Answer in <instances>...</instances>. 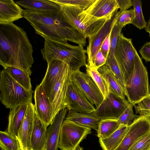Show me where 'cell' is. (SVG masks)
Returning <instances> with one entry per match:
<instances>
[{
	"label": "cell",
	"instance_id": "8fae6325",
	"mask_svg": "<svg viewBox=\"0 0 150 150\" xmlns=\"http://www.w3.org/2000/svg\"><path fill=\"white\" fill-rule=\"evenodd\" d=\"M71 70L66 64L51 91L49 99L52 110V118L61 110L66 108L65 99L68 87L70 83Z\"/></svg>",
	"mask_w": 150,
	"mask_h": 150
},
{
	"label": "cell",
	"instance_id": "f546056e",
	"mask_svg": "<svg viewBox=\"0 0 150 150\" xmlns=\"http://www.w3.org/2000/svg\"><path fill=\"white\" fill-rule=\"evenodd\" d=\"M0 148L3 150H21L18 139L7 131L0 132Z\"/></svg>",
	"mask_w": 150,
	"mask_h": 150
},
{
	"label": "cell",
	"instance_id": "d6a6232c",
	"mask_svg": "<svg viewBox=\"0 0 150 150\" xmlns=\"http://www.w3.org/2000/svg\"><path fill=\"white\" fill-rule=\"evenodd\" d=\"M133 106L132 104L129 103L128 107L119 117L118 120L120 125L129 126L141 117L134 114Z\"/></svg>",
	"mask_w": 150,
	"mask_h": 150
},
{
	"label": "cell",
	"instance_id": "484cf974",
	"mask_svg": "<svg viewBox=\"0 0 150 150\" xmlns=\"http://www.w3.org/2000/svg\"><path fill=\"white\" fill-rule=\"evenodd\" d=\"M108 84L109 92L125 98L123 90L114 74L105 64L97 69Z\"/></svg>",
	"mask_w": 150,
	"mask_h": 150
},
{
	"label": "cell",
	"instance_id": "74e56055",
	"mask_svg": "<svg viewBox=\"0 0 150 150\" xmlns=\"http://www.w3.org/2000/svg\"><path fill=\"white\" fill-rule=\"evenodd\" d=\"M134 17L133 9L123 11H120L116 22L121 26L123 27L127 24H131Z\"/></svg>",
	"mask_w": 150,
	"mask_h": 150
},
{
	"label": "cell",
	"instance_id": "4fadbf2b",
	"mask_svg": "<svg viewBox=\"0 0 150 150\" xmlns=\"http://www.w3.org/2000/svg\"><path fill=\"white\" fill-rule=\"evenodd\" d=\"M59 6V13L63 19L82 33L86 38H91L100 29L88 27L81 22L79 14L84 10L80 7L69 5Z\"/></svg>",
	"mask_w": 150,
	"mask_h": 150
},
{
	"label": "cell",
	"instance_id": "1f68e13d",
	"mask_svg": "<svg viewBox=\"0 0 150 150\" xmlns=\"http://www.w3.org/2000/svg\"><path fill=\"white\" fill-rule=\"evenodd\" d=\"M133 9L134 11V18L131 24L140 30L146 28L147 23L145 21L142 10V3L140 0H132Z\"/></svg>",
	"mask_w": 150,
	"mask_h": 150
},
{
	"label": "cell",
	"instance_id": "7a4b0ae2",
	"mask_svg": "<svg viewBox=\"0 0 150 150\" xmlns=\"http://www.w3.org/2000/svg\"><path fill=\"white\" fill-rule=\"evenodd\" d=\"M59 11L49 13L25 9L23 15L33 27L36 33L44 38L64 40L83 47L86 46V38L63 19Z\"/></svg>",
	"mask_w": 150,
	"mask_h": 150
},
{
	"label": "cell",
	"instance_id": "d590c367",
	"mask_svg": "<svg viewBox=\"0 0 150 150\" xmlns=\"http://www.w3.org/2000/svg\"><path fill=\"white\" fill-rule=\"evenodd\" d=\"M123 27L116 22L114 25L110 33V49L109 55H115V49L118 37Z\"/></svg>",
	"mask_w": 150,
	"mask_h": 150
},
{
	"label": "cell",
	"instance_id": "b9f144b4",
	"mask_svg": "<svg viewBox=\"0 0 150 150\" xmlns=\"http://www.w3.org/2000/svg\"><path fill=\"white\" fill-rule=\"evenodd\" d=\"M121 12L127 10L133 6L132 0H115Z\"/></svg>",
	"mask_w": 150,
	"mask_h": 150
},
{
	"label": "cell",
	"instance_id": "9c48e42d",
	"mask_svg": "<svg viewBox=\"0 0 150 150\" xmlns=\"http://www.w3.org/2000/svg\"><path fill=\"white\" fill-rule=\"evenodd\" d=\"M136 51L132 39L126 38L121 33L118 38L115 57L122 71L125 83L134 68Z\"/></svg>",
	"mask_w": 150,
	"mask_h": 150
},
{
	"label": "cell",
	"instance_id": "9a60e30c",
	"mask_svg": "<svg viewBox=\"0 0 150 150\" xmlns=\"http://www.w3.org/2000/svg\"><path fill=\"white\" fill-rule=\"evenodd\" d=\"M34 108L41 120L47 127L52 122V108L49 98L40 84L36 87L34 92Z\"/></svg>",
	"mask_w": 150,
	"mask_h": 150
},
{
	"label": "cell",
	"instance_id": "ab89813d",
	"mask_svg": "<svg viewBox=\"0 0 150 150\" xmlns=\"http://www.w3.org/2000/svg\"><path fill=\"white\" fill-rule=\"evenodd\" d=\"M110 33L105 39L100 48L103 55L106 59L109 55L110 49Z\"/></svg>",
	"mask_w": 150,
	"mask_h": 150
},
{
	"label": "cell",
	"instance_id": "3957f363",
	"mask_svg": "<svg viewBox=\"0 0 150 150\" xmlns=\"http://www.w3.org/2000/svg\"><path fill=\"white\" fill-rule=\"evenodd\" d=\"M44 40L41 52L47 63L52 59L59 60L68 64L71 71L80 69L86 65V50L83 47L70 45L64 40Z\"/></svg>",
	"mask_w": 150,
	"mask_h": 150
},
{
	"label": "cell",
	"instance_id": "ba28073f",
	"mask_svg": "<svg viewBox=\"0 0 150 150\" xmlns=\"http://www.w3.org/2000/svg\"><path fill=\"white\" fill-rule=\"evenodd\" d=\"M129 103L125 98L109 92L108 96L91 114L100 120H118Z\"/></svg>",
	"mask_w": 150,
	"mask_h": 150
},
{
	"label": "cell",
	"instance_id": "836d02e7",
	"mask_svg": "<svg viewBox=\"0 0 150 150\" xmlns=\"http://www.w3.org/2000/svg\"><path fill=\"white\" fill-rule=\"evenodd\" d=\"M136 114L141 117H150V94L133 105Z\"/></svg>",
	"mask_w": 150,
	"mask_h": 150
},
{
	"label": "cell",
	"instance_id": "f1b7e54d",
	"mask_svg": "<svg viewBox=\"0 0 150 150\" xmlns=\"http://www.w3.org/2000/svg\"><path fill=\"white\" fill-rule=\"evenodd\" d=\"M86 73L92 79L102 93L104 99L109 92L107 83L97 69L90 67L87 64L86 66Z\"/></svg>",
	"mask_w": 150,
	"mask_h": 150
},
{
	"label": "cell",
	"instance_id": "f6af8a7d",
	"mask_svg": "<svg viewBox=\"0 0 150 150\" xmlns=\"http://www.w3.org/2000/svg\"><path fill=\"white\" fill-rule=\"evenodd\" d=\"M0 150H3V149H2L1 148H0Z\"/></svg>",
	"mask_w": 150,
	"mask_h": 150
},
{
	"label": "cell",
	"instance_id": "ee69618b",
	"mask_svg": "<svg viewBox=\"0 0 150 150\" xmlns=\"http://www.w3.org/2000/svg\"><path fill=\"white\" fill-rule=\"evenodd\" d=\"M74 150H83V149L79 145Z\"/></svg>",
	"mask_w": 150,
	"mask_h": 150
},
{
	"label": "cell",
	"instance_id": "7bdbcfd3",
	"mask_svg": "<svg viewBox=\"0 0 150 150\" xmlns=\"http://www.w3.org/2000/svg\"><path fill=\"white\" fill-rule=\"evenodd\" d=\"M145 30L146 32L149 33V36L150 37V18L148 21V24L145 28Z\"/></svg>",
	"mask_w": 150,
	"mask_h": 150
},
{
	"label": "cell",
	"instance_id": "44dd1931",
	"mask_svg": "<svg viewBox=\"0 0 150 150\" xmlns=\"http://www.w3.org/2000/svg\"><path fill=\"white\" fill-rule=\"evenodd\" d=\"M24 10L13 0H0V24L13 23L23 18Z\"/></svg>",
	"mask_w": 150,
	"mask_h": 150
},
{
	"label": "cell",
	"instance_id": "8992f818",
	"mask_svg": "<svg viewBox=\"0 0 150 150\" xmlns=\"http://www.w3.org/2000/svg\"><path fill=\"white\" fill-rule=\"evenodd\" d=\"M118 8L115 0H95L79 16L80 20L88 27L100 29Z\"/></svg>",
	"mask_w": 150,
	"mask_h": 150
},
{
	"label": "cell",
	"instance_id": "8d00e7d4",
	"mask_svg": "<svg viewBox=\"0 0 150 150\" xmlns=\"http://www.w3.org/2000/svg\"><path fill=\"white\" fill-rule=\"evenodd\" d=\"M59 5L79 7L84 10L89 7L95 0H52Z\"/></svg>",
	"mask_w": 150,
	"mask_h": 150
},
{
	"label": "cell",
	"instance_id": "7c38bea8",
	"mask_svg": "<svg viewBox=\"0 0 150 150\" xmlns=\"http://www.w3.org/2000/svg\"><path fill=\"white\" fill-rule=\"evenodd\" d=\"M117 10L112 18L107 20L96 34L88 38V45L87 46L86 53L87 55V64L90 67L94 68V62L96 54L100 49L102 45L107 36L110 33L116 22L120 11Z\"/></svg>",
	"mask_w": 150,
	"mask_h": 150
},
{
	"label": "cell",
	"instance_id": "4316f807",
	"mask_svg": "<svg viewBox=\"0 0 150 150\" xmlns=\"http://www.w3.org/2000/svg\"><path fill=\"white\" fill-rule=\"evenodd\" d=\"M120 125L118 120H100L97 131V136L99 139L107 137L116 131Z\"/></svg>",
	"mask_w": 150,
	"mask_h": 150
},
{
	"label": "cell",
	"instance_id": "e575fe53",
	"mask_svg": "<svg viewBox=\"0 0 150 150\" xmlns=\"http://www.w3.org/2000/svg\"><path fill=\"white\" fill-rule=\"evenodd\" d=\"M128 150H150V131L138 138Z\"/></svg>",
	"mask_w": 150,
	"mask_h": 150
},
{
	"label": "cell",
	"instance_id": "30bf717a",
	"mask_svg": "<svg viewBox=\"0 0 150 150\" xmlns=\"http://www.w3.org/2000/svg\"><path fill=\"white\" fill-rule=\"evenodd\" d=\"M70 83L78 89L96 108L101 103L104 97L92 79L80 69L71 71Z\"/></svg>",
	"mask_w": 150,
	"mask_h": 150
},
{
	"label": "cell",
	"instance_id": "7402d4cb",
	"mask_svg": "<svg viewBox=\"0 0 150 150\" xmlns=\"http://www.w3.org/2000/svg\"><path fill=\"white\" fill-rule=\"evenodd\" d=\"M15 2L25 9L39 13H52L60 9V6L52 0H23Z\"/></svg>",
	"mask_w": 150,
	"mask_h": 150
},
{
	"label": "cell",
	"instance_id": "ac0fdd59",
	"mask_svg": "<svg viewBox=\"0 0 150 150\" xmlns=\"http://www.w3.org/2000/svg\"><path fill=\"white\" fill-rule=\"evenodd\" d=\"M68 109L66 108L60 111L55 117L52 122L47 128V137L45 150H58L60 131Z\"/></svg>",
	"mask_w": 150,
	"mask_h": 150
},
{
	"label": "cell",
	"instance_id": "2e32d148",
	"mask_svg": "<svg viewBox=\"0 0 150 150\" xmlns=\"http://www.w3.org/2000/svg\"><path fill=\"white\" fill-rule=\"evenodd\" d=\"M150 131L149 117L141 116L129 126L123 140L114 150H128L135 141Z\"/></svg>",
	"mask_w": 150,
	"mask_h": 150
},
{
	"label": "cell",
	"instance_id": "603a6c76",
	"mask_svg": "<svg viewBox=\"0 0 150 150\" xmlns=\"http://www.w3.org/2000/svg\"><path fill=\"white\" fill-rule=\"evenodd\" d=\"M28 105L19 106L10 109L7 132L17 138L18 131L23 120Z\"/></svg>",
	"mask_w": 150,
	"mask_h": 150
},
{
	"label": "cell",
	"instance_id": "60d3db41",
	"mask_svg": "<svg viewBox=\"0 0 150 150\" xmlns=\"http://www.w3.org/2000/svg\"><path fill=\"white\" fill-rule=\"evenodd\" d=\"M106 60L107 59L103 55L100 49L96 56L94 68L98 69L103 66L105 64Z\"/></svg>",
	"mask_w": 150,
	"mask_h": 150
},
{
	"label": "cell",
	"instance_id": "83f0119b",
	"mask_svg": "<svg viewBox=\"0 0 150 150\" xmlns=\"http://www.w3.org/2000/svg\"><path fill=\"white\" fill-rule=\"evenodd\" d=\"M5 69L17 82L26 90H32L30 75L18 68L9 67Z\"/></svg>",
	"mask_w": 150,
	"mask_h": 150
},
{
	"label": "cell",
	"instance_id": "5b68a950",
	"mask_svg": "<svg viewBox=\"0 0 150 150\" xmlns=\"http://www.w3.org/2000/svg\"><path fill=\"white\" fill-rule=\"evenodd\" d=\"M125 84L126 97L133 105L150 94L148 72L137 51L134 68Z\"/></svg>",
	"mask_w": 150,
	"mask_h": 150
},
{
	"label": "cell",
	"instance_id": "e0dca14e",
	"mask_svg": "<svg viewBox=\"0 0 150 150\" xmlns=\"http://www.w3.org/2000/svg\"><path fill=\"white\" fill-rule=\"evenodd\" d=\"M34 105L28 104L22 123L18 131V139L21 150H32L31 139L33 128Z\"/></svg>",
	"mask_w": 150,
	"mask_h": 150
},
{
	"label": "cell",
	"instance_id": "f35d334b",
	"mask_svg": "<svg viewBox=\"0 0 150 150\" xmlns=\"http://www.w3.org/2000/svg\"><path fill=\"white\" fill-rule=\"evenodd\" d=\"M139 52L143 59L146 62H150V42L145 43Z\"/></svg>",
	"mask_w": 150,
	"mask_h": 150
},
{
	"label": "cell",
	"instance_id": "5bb4252c",
	"mask_svg": "<svg viewBox=\"0 0 150 150\" xmlns=\"http://www.w3.org/2000/svg\"><path fill=\"white\" fill-rule=\"evenodd\" d=\"M66 108L79 113H91L96 108L76 87L70 83L68 87L65 99Z\"/></svg>",
	"mask_w": 150,
	"mask_h": 150
},
{
	"label": "cell",
	"instance_id": "d6986e66",
	"mask_svg": "<svg viewBox=\"0 0 150 150\" xmlns=\"http://www.w3.org/2000/svg\"><path fill=\"white\" fill-rule=\"evenodd\" d=\"M47 63L46 72L40 84L49 98L54 85L67 64L57 59H52Z\"/></svg>",
	"mask_w": 150,
	"mask_h": 150
},
{
	"label": "cell",
	"instance_id": "277c9868",
	"mask_svg": "<svg viewBox=\"0 0 150 150\" xmlns=\"http://www.w3.org/2000/svg\"><path fill=\"white\" fill-rule=\"evenodd\" d=\"M0 100L6 108L32 103V90L25 89L4 69L0 72Z\"/></svg>",
	"mask_w": 150,
	"mask_h": 150
},
{
	"label": "cell",
	"instance_id": "52a82bcc",
	"mask_svg": "<svg viewBox=\"0 0 150 150\" xmlns=\"http://www.w3.org/2000/svg\"><path fill=\"white\" fill-rule=\"evenodd\" d=\"M91 133V128L65 119L61 128L58 147L62 150H74Z\"/></svg>",
	"mask_w": 150,
	"mask_h": 150
},
{
	"label": "cell",
	"instance_id": "4dcf8cb0",
	"mask_svg": "<svg viewBox=\"0 0 150 150\" xmlns=\"http://www.w3.org/2000/svg\"><path fill=\"white\" fill-rule=\"evenodd\" d=\"M105 64L114 75L122 87L125 96H126L124 78L121 69L115 57V55H108Z\"/></svg>",
	"mask_w": 150,
	"mask_h": 150
},
{
	"label": "cell",
	"instance_id": "d4e9b609",
	"mask_svg": "<svg viewBox=\"0 0 150 150\" xmlns=\"http://www.w3.org/2000/svg\"><path fill=\"white\" fill-rule=\"evenodd\" d=\"M129 126L120 125L118 129L107 137L99 138V143L103 150H114L121 142Z\"/></svg>",
	"mask_w": 150,
	"mask_h": 150
},
{
	"label": "cell",
	"instance_id": "6da1fadb",
	"mask_svg": "<svg viewBox=\"0 0 150 150\" xmlns=\"http://www.w3.org/2000/svg\"><path fill=\"white\" fill-rule=\"evenodd\" d=\"M33 47L26 32L13 23L0 24V64L20 69L30 76L34 62Z\"/></svg>",
	"mask_w": 150,
	"mask_h": 150
},
{
	"label": "cell",
	"instance_id": "cb8c5ba5",
	"mask_svg": "<svg viewBox=\"0 0 150 150\" xmlns=\"http://www.w3.org/2000/svg\"><path fill=\"white\" fill-rule=\"evenodd\" d=\"M65 120L71 121L80 125L98 130L100 119L93 116L91 114L79 113L69 110Z\"/></svg>",
	"mask_w": 150,
	"mask_h": 150
},
{
	"label": "cell",
	"instance_id": "ffe728a7",
	"mask_svg": "<svg viewBox=\"0 0 150 150\" xmlns=\"http://www.w3.org/2000/svg\"><path fill=\"white\" fill-rule=\"evenodd\" d=\"M47 127L34 109L33 128L31 139L32 150H45L47 137Z\"/></svg>",
	"mask_w": 150,
	"mask_h": 150
},
{
	"label": "cell",
	"instance_id": "bcb514c9",
	"mask_svg": "<svg viewBox=\"0 0 150 150\" xmlns=\"http://www.w3.org/2000/svg\"><path fill=\"white\" fill-rule=\"evenodd\" d=\"M149 120H150V117H149Z\"/></svg>",
	"mask_w": 150,
	"mask_h": 150
}]
</instances>
